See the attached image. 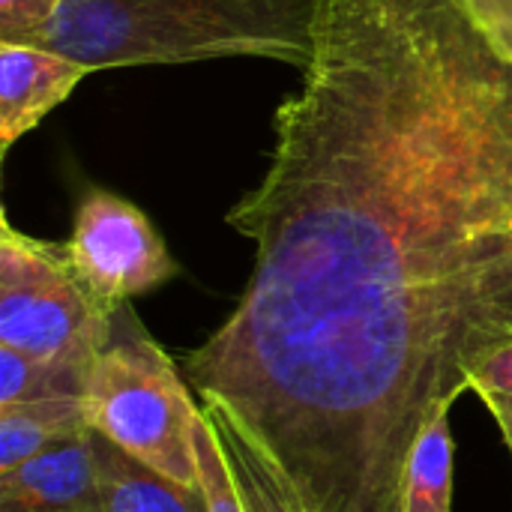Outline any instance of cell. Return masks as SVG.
<instances>
[{"label": "cell", "mask_w": 512, "mask_h": 512, "mask_svg": "<svg viewBox=\"0 0 512 512\" xmlns=\"http://www.w3.org/2000/svg\"><path fill=\"white\" fill-rule=\"evenodd\" d=\"M306 36L225 216L252 279L183 369L309 444L399 453L512 342V60L471 0H309Z\"/></svg>", "instance_id": "6da1fadb"}, {"label": "cell", "mask_w": 512, "mask_h": 512, "mask_svg": "<svg viewBox=\"0 0 512 512\" xmlns=\"http://www.w3.org/2000/svg\"><path fill=\"white\" fill-rule=\"evenodd\" d=\"M27 45L57 51L90 72L114 66L267 57L306 66V21H282L243 0H63Z\"/></svg>", "instance_id": "7a4b0ae2"}, {"label": "cell", "mask_w": 512, "mask_h": 512, "mask_svg": "<svg viewBox=\"0 0 512 512\" xmlns=\"http://www.w3.org/2000/svg\"><path fill=\"white\" fill-rule=\"evenodd\" d=\"M84 408L96 435L156 474L201 489L195 444L201 408L177 363L141 327L129 303L114 315L111 336L90 369Z\"/></svg>", "instance_id": "3957f363"}, {"label": "cell", "mask_w": 512, "mask_h": 512, "mask_svg": "<svg viewBox=\"0 0 512 512\" xmlns=\"http://www.w3.org/2000/svg\"><path fill=\"white\" fill-rule=\"evenodd\" d=\"M114 327L78 282L66 243L27 237L0 219V345L93 369Z\"/></svg>", "instance_id": "277c9868"}, {"label": "cell", "mask_w": 512, "mask_h": 512, "mask_svg": "<svg viewBox=\"0 0 512 512\" xmlns=\"http://www.w3.org/2000/svg\"><path fill=\"white\" fill-rule=\"evenodd\" d=\"M66 252L78 282L108 315L180 273L150 216L108 189H90L78 201Z\"/></svg>", "instance_id": "5b68a950"}, {"label": "cell", "mask_w": 512, "mask_h": 512, "mask_svg": "<svg viewBox=\"0 0 512 512\" xmlns=\"http://www.w3.org/2000/svg\"><path fill=\"white\" fill-rule=\"evenodd\" d=\"M0 512H105L96 432L87 429L0 471Z\"/></svg>", "instance_id": "8992f818"}, {"label": "cell", "mask_w": 512, "mask_h": 512, "mask_svg": "<svg viewBox=\"0 0 512 512\" xmlns=\"http://www.w3.org/2000/svg\"><path fill=\"white\" fill-rule=\"evenodd\" d=\"M90 69L48 48L0 42V150L36 129Z\"/></svg>", "instance_id": "52a82bcc"}, {"label": "cell", "mask_w": 512, "mask_h": 512, "mask_svg": "<svg viewBox=\"0 0 512 512\" xmlns=\"http://www.w3.org/2000/svg\"><path fill=\"white\" fill-rule=\"evenodd\" d=\"M96 465L105 512H207L201 489H186L96 435Z\"/></svg>", "instance_id": "ba28073f"}, {"label": "cell", "mask_w": 512, "mask_h": 512, "mask_svg": "<svg viewBox=\"0 0 512 512\" xmlns=\"http://www.w3.org/2000/svg\"><path fill=\"white\" fill-rule=\"evenodd\" d=\"M87 429L84 399L75 396L0 405V471H9Z\"/></svg>", "instance_id": "9c48e42d"}, {"label": "cell", "mask_w": 512, "mask_h": 512, "mask_svg": "<svg viewBox=\"0 0 512 512\" xmlns=\"http://www.w3.org/2000/svg\"><path fill=\"white\" fill-rule=\"evenodd\" d=\"M453 405L438 408V414L426 423L417 438L402 512H450L453 510V432H450Z\"/></svg>", "instance_id": "30bf717a"}, {"label": "cell", "mask_w": 512, "mask_h": 512, "mask_svg": "<svg viewBox=\"0 0 512 512\" xmlns=\"http://www.w3.org/2000/svg\"><path fill=\"white\" fill-rule=\"evenodd\" d=\"M207 417L213 420L222 444H225V453H228V462H231V471L237 477V486H240V495L246 501V510L249 512H300L291 489L282 483V477L276 474L273 462L267 459V453L216 405H204Z\"/></svg>", "instance_id": "8fae6325"}, {"label": "cell", "mask_w": 512, "mask_h": 512, "mask_svg": "<svg viewBox=\"0 0 512 512\" xmlns=\"http://www.w3.org/2000/svg\"><path fill=\"white\" fill-rule=\"evenodd\" d=\"M90 369L39 360L15 348L0 345V405L36 402V399H84Z\"/></svg>", "instance_id": "7c38bea8"}, {"label": "cell", "mask_w": 512, "mask_h": 512, "mask_svg": "<svg viewBox=\"0 0 512 512\" xmlns=\"http://www.w3.org/2000/svg\"><path fill=\"white\" fill-rule=\"evenodd\" d=\"M195 444H198V474H201V495L207 512H249L240 495L237 477L231 471L225 444L204 408L198 417Z\"/></svg>", "instance_id": "4fadbf2b"}, {"label": "cell", "mask_w": 512, "mask_h": 512, "mask_svg": "<svg viewBox=\"0 0 512 512\" xmlns=\"http://www.w3.org/2000/svg\"><path fill=\"white\" fill-rule=\"evenodd\" d=\"M63 0H0V42H27L48 27Z\"/></svg>", "instance_id": "5bb4252c"}, {"label": "cell", "mask_w": 512, "mask_h": 512, "mask_svg": "<svg viewBox=\"0 0 512 512\" xmlns=\"http://www.w3.org/2000/svg\"><path fill=\"white\" fill-rule=\"evenodd\" d=\"M468 387L477 396H512V342L495 348L474 366Z\"/></svg>", "instance_id": "9a60e30c"}, {"label": "cell", "mask_w": 512, "mask_h": 512, "mask_svg": "<svg viewBox=\"0 0 512 512\" xmlns=\"http://www.w3.org/2000/svg\"><path fill=\"white\" fill-rule=\"evenodd\" d=\"M483 27L489 30L492 42L498 45V51L512 60V3L501 6V9H489V12H477Z\"/></svg>", "instance_id": "2e32d148"}, {"label": "cell", "mask_w": 512, "mask_h": 512, "mask_svg": "<svg viewBox=\"0 0 512 512\" xmlns=\"http://www.w3.org/2000/svg\"><path fill=\"white\" fill-rule=\"evenodd\" d=\"M480 399H483L486 408L492 411L495 423H498L501 432H504L507 447L512 450V396H480Z\"/></svg>", "instance_id": "e0dca14e"}, {"label": "cell", "mask_w": 512, "mask_h": 512, "mask_svg": "<svg viewBox=\"0 0 512 512\" xmlns=\"http://www.w3.org/2000/svg\"><path fill=\"white\" fill-rule=\"evenodd\" d=\"M243 3H255V0H243Z\"/></svg>", "instance_id": "ac0fdd59"}]
</instances>
